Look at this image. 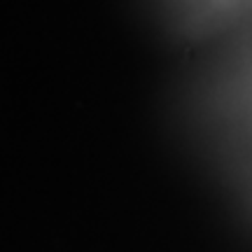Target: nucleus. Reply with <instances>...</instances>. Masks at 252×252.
I'll return each instance as SVG.
<instances>
[]
</instances>
